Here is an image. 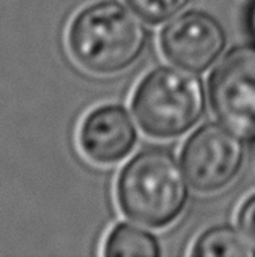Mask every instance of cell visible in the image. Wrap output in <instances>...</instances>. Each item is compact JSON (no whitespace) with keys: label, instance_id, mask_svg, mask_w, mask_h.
Segmentation results:
<instances>
[{"label":"cell","instance_id":"obj_1","mask_svg":"<svg viewBox=\"0 0 255 257\" xmlns=\"http://www.w3.org/2000/svg\"><path fill=\"white\" fill-rule=\"evenodd\" d=\"M146 39L142 20L116 0L86 7L72 20L67 33L73 60L96 75L129 69L143 54Z\"/></svg>","mask_w":255,"mask_h":257},{"label":"cell","instance_id":"obj_2","mask_svg":"<svg viewBox=\"0 0 255 257\" xmlns=\"http://www.w3.org/2000/svg\"><path fill=\"white\" fill-rule=\"evenodd\" d=\"M184 166L163 148L135 155L120 171L117 200L127 218L164 228L184 212L189 186Z\"/></svg>","mask_w":255,"mask_h":257},{"label":"cell","instance_id":"obj_3","mask_svg":"<svg viewBox=\"0 0 255 257\" xmlns=\"http://www.w3.org/2000/svg\"><path fill=\"white\" fill-rule=\"evenodd\" d=\"M132 109L140 127L151 137H179L202 117L205 88L192 70L158 67L138 83Z\"/></svg>","mask_w":255,"mask_h":257},{"label":"cell","instance_id":"obj_4","mask_svg":"<svg viewBox=\"0 0 255 257\" xmlns=\"http://www.w3.org/2000/svg\"><path fill=\"white\" fill-rule=\"evenodd\" d=\"M214 114L242 139H255V46L227 52L208 82Z\"/></svg>","mask_w":255,"mask_h":257},{"label":"cell","instance_id":"obj_5","mask_svg":"<svg viewBox=\"0 0 255 257\" xmlns=\"http://www.w3.org/2000/svg\"><path fill=\"white\" fill-rule=\"evenodd\" d=\"M182 166L198 192H216L236 179L244 163L240 135L224 124H205L182 148Z\"/></svg>","mask_w":255,"mask_h":257},{"label":"cell","instance_id":"obj_6","mask_svg":"<svg viewBox=\"0 0 255 257\" xmlns=\"http://www.w3.org/2000/svg\"><path fill=\"white\" fill-rule=\"evenodd\" d=\"M159 46L164 57L177 67L205 72L226 46L224 30L205 12H185L161 31Z\"/></svg>","mask_w":255,"mask_h":257},{"label":"cell","instance_id":"obj_7","mask_svg":"<svg viewBox=\"0 0 255 257\" xmlns=\"http://www.w3.org/2000/svg\"><path fill=\"white\" fill-rule=\"evenodd\" d=\"M137 128L122 106L104 104L86 114L78 132V145L96 165H116L132 153Z\"/></svg>","mask_w":255,"mask_h":257},{"label":"cell","instance_id":"obj_8","mask_svg":"<svg viewBox=\"0 0 255 257\" xmlns=\"http://www.w3.org/2000/svg\"><path fill=\"white\" fill-rule=\"evenodd\" d=\"M192 255L197 257H253L255 242L245 236L242 229L232 226H214L195 241Z\"/></svg>","mask_w":255,"mask_h":257},{"label":"cell","instance_id":"obj_9","mask_svg":"<svg viewBox=\"0 0 255 257\" xmlns=\"http://www.w3.org/2000/svg\"><path fill=\"white\" fill-rule=\"evenodd\" d=\"M107 257H158L161 254L156 236L130 223H119L104 241Z\"/></svg>","mask_w":255,"mask_h":257},{"label":"cell","instance_id":"obj_10","mask_svg":"<svg viewBox=\"0 0 255 257\" xmlns=\"http://www.w3.org/2000/svg\"><path fill=\"white\" fill-rule=\"evenodd\" d=\"M130 9L150 23H163L184 9L189 0H125Z\"/></svg>","mask_w":255,"mask_h":257},{"label":"cell","instance_id":"obj_11","mask_svg":"<svg viewBox=\"0 0 255 257\" xmlns=\"http://www.w3.org/2000/svg\"><path fill=\"white\" fill-rule=\"evenodd\" d=\"M239 226L252 242H255V194L249 197L239 210Z\"/></svg>","mask_w":255,"mask_h":257},{"label":"cell","instance_id":"obj_12","mask_svg":"<svg viewBox=\"0 0 255 257\" xmlns=\"http://www.w3.org/2000/svg\"><path fill=\"white\" fill-rule=\"evenodd\" d=\"M249 25H250V31L253 33V36H255V0H253V4L250 7V13H249Z\"/></svg>","mask_w":255,"mask_h":257}]
</instances>
